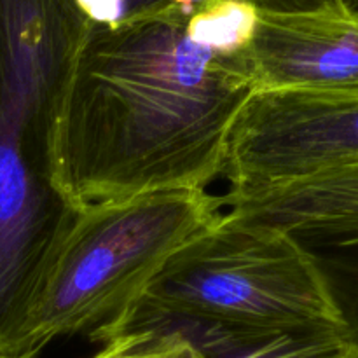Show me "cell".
<instances>
[{"instance_id": "cell-1", "label": "cell", "mask_w": 358, "mask_h": 358, "mask_svg": "<svg viewBox=\"0 0 358 358\" xmlns=\"http://www.w3.org/2000/svg\"><path fill=\"white\" fill-rule=\"evenodd\" d=\"M171 6L91 24L70 59L48 128V173L72 210L149 192L206 191L255 91L243 52L220 56L185 35Z\"/></svg>"}, {"instance_id": "cell-2", "label": "cell", "mask_w": 358, "mask_h": 358, "mask_svg": "<svg viewBox=\"0 0 358 358\" xmlns=\"http://www.w3.org/2000/svg\"><path fill=\"white\" fill-rule=\"evenodd\" d=\"M175 329L208 358H233L289 332H348L317 255L278 227L224 210L147 290L124 334Z\"/></svg>"}, {"instance_id": "cell-3", "label": "cell", "mask_w": 358, "mask_h": 358, "mask_svg": "<svg viewBox=\"0 0 358 358\" xmlns=\"http://www.w3.org/2000/svg\"><path fill=\"white\" fill-rule=\"evenodd\" d=\"M222 213L220 196L196 189L79 210L52 255L31 313L34 352L38 355L58 338L107 345L124 334L168 262Z\"/></svg>"}, {"instance_id": "cell-4", "label": "cell", "mask_w": 358, "mask_h": 358, "mask_svg": "<svg viewBox=\"0 0 358 358\" xmlns=\"http://www.w3.org/2000/svg\"><path fill=\"white\" fill-rule=\"evenodd\" d=\"M358 161V91L264 90L227 136V191L289 184Z\"/></svg>"}, {"instance_id": "cell-5", "label": "cell", "mask_w": 358, "mask_h": 358, "mask_svg": "<svg viewBox=\"0 0 358 358\" xmlns=\"http://www.w3.org/2000/svg\"><path fill=\"white\" fill-rule=\"evenodd\" d=\"M243 59L255 91H358V14L259 9L257 30Z\"/></svg>"}, {"instance_id": "cell-6", "label": "cell", "mask_w": 358, "mask_h": 358, "mask_svg": "<svg viewBox=\"0 0 358 358\" xmlns=\"http://www.w3.org/2000/svg\"><path fill=\"white\" fill-rule=\"evenodd\" d=\"M220 199L234 219L278 227L315 255L358 250V161Z\"/></svg>"}, {"instance_id": "cell-7", "label": "cell", "mask_w": 358, "mask_h": 358, "mask_svg": "<svg viewBox=\"0 0 358 358\" xmlns=\"http://www.w3.org/2000/svg\"><path fill=\"white\" fill-rule=\"evenodd\" d=\"M259 9L248 0H206L185 24L196 45L220 56H236L248 49L257 30Z\"/></svg>"}, {"instance_id": "cell-8", "label": "cell", "mask_w": 358, "mask_h": 358, "mask_svg": "<svg viewBox=\"0 0 358 358\" xmlns=\"http://www.w3.org/2000/svg\"><path fill=\"white\" fill-rule=\"evenodd\" d=\"M233 358H358L350 332H289L266 339Z\"/></svg>"}, {"instance_id": "cell-9", "label": "cell", "mask_w": 358, "mask_h": 358, "mask_svg": "<svg viewBox=\"0 0 358 358\" xmlns=\"http://www.w3.org/2000/svg\"><path fill=\"white\" fill-rule=\"evenodd\" d=\"M93 358H208L175 329L135 331L112 339Z\"/></svg>"}, {"instance_id": "cell-10", "label": "cell", "mask_w": 358, "mask_h": 358, "mask_svg": "<svg viewBox=\"0 0 358 358\" xmlns=\"http://www.w3.org/2000/svg\"><path fill=\"white\" fill-rule=\"evenodd\" d=\"M317 257L345 315L350 338L358 346V250Z\"/></svg>"}, {"instance_id": "cell-11", "label": "cell", "mask_w": 358, "mask_h": 358, "mask_svg": "<svg viewBox=\"0 0 358 358\" xmlns=\"http://www.w3.org/2000/svg\"><path fill=\"white\" fill-rule=\"evenodd\" d=\"M257 9L268 13H317V10L346 9L341 0H248Z\"/></svg>"}, {"instance_id": "cell-12", "label": "cell", "mask_w": 358, "mask_h": 358, "mask_svg": "<svg viewBox=\"0 0 358 358\" xmlns=\"http://www.w3.org/2000/svg\"><path fill=\"white\" fill-rule=\"evenodd\" d=\"M170 6V0H126V7H128V17L135 16V14L150 13V10L163 9V7Z\"/></svg>"}, {"instance_id": "cell-13", "label": "cell", "mask_w": 358, "mask_h": 358, "mask_svg": "<svg viewBox=\"0 0 358 358\" xmlns=\"http://www.w3.org/2000/svg\"><path fill=\"white\" fill-rule=\"evenodd\" d=\"M205 2L206 0H170V3H173L175 7H178V9H180L182 13L189 17H191L192 14H194V10Z\"/></svg>"}, {"instance_id": "cell-14", "label": "cell", "mask_w": 358, "mask_h": 358, "mask_svg": "<svg viewBox=\"0 0 358 358\" xmlns=\"http://www.w3.org/2000/svg\"><path fill=\"white\" fill-rule=\"evenodd\" d=\"M341 3L350 10V13L358 14V0H341Z\"/></svg>"}, {"instance_id": "cell-15", "label": "cell", "mask_w": 358, "mask_h": 358, "mask_svg": "<svg viewBox=\"0 0 358 358\" xmlns=\"http://www.w3.org/2000/svg\"><path fill=\"white\" fill-rule=\"evenodd\" d=\"M0 358H9V357H3V355H0Z\"/></svg>"}]
</instances>
